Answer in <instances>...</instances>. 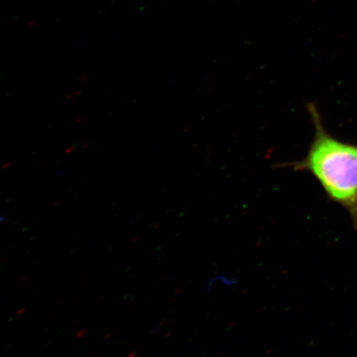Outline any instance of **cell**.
I'll list each match as a JSON object with an SVG mask.
<instances>
[{"label": "cell", "instance_id": "obj_1", "mask_svg": "<svg viewBox=\"0 0 357 357\" xmlns=\"http://www.w3.org/2000/svg\"><path fill=\"white\" fill-rule=\"evenodd\" d=\"M315 135L305 158L285 164L294 171L311 174L328 198L350 213L357 227V146L330 135L314 105L309 107Z\"/></svg>", "mask_w": 357, "mask_h": 357}]
</instances>
